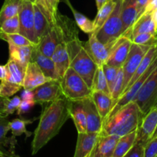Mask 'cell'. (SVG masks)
Segmentation results:
<instances>
[{
    "mask_svg": "<svg viewBox=\"0 0 157 157\" xmlns=\"http://www.w3.org/2000/svg\"><path fill=\"white\" fill-rule=\"evenodd\" d=\"M69 118V100L61 97L49 103L41 113L38 125L34 132L32 154H36L51 140L58 135Z\"/></svg>",
    "mask_w": 157,
    "mask_h": 157,
    "instance_id": "1",
    "label": "cell"
},
{
    "mask_svg": "<svg viewBox=\"0 0 157 157\" xmlns=\"http://www.w3.org/2000/svg\"><path fill=\"white\" fill-rule=\"evenodd\" d=\"M143 115L134 101L126 104L103 121L102 136L117 135L120 137L137 130Z\"/></svg>",
    "mask_w": 157,
    "mask_h": 157,
    "instance_id": "2",
    "label": "cell"
},
{
    "mask_svg": "<svg viewBox=\"0 0 157 157\" xmlns=\"http://www.w3.org/2000/svg\"><path fill=\"white\" fill-rule=\"evenodd\" d=\"M66 48L70 58V67L90 87L98 65L84 49V44L80 39L68 43L66 44Z\"/></svg>",
    "mask_w": 157,
    "mask_h": 157,
    "instance_id": "3",
    "label": "cell"
},
{
    "mask_svg": "<svg viewBox=\"0 0 157 157\" xmlns=\"http://www.w3.org/2000/svg\"><path fill=\"white\" fill-rule=\"evenodd\" d=\"M63 96L69 101H78L91 95V89L82 78L69 67L60 79Z\"/></svg>",
    "mask_w": 157,
    "mask_h": 157,
    "instance_id": "4",
    "label": "cell"
},
{
    "mask_svg": "<svg viewBox=\"0 0 157 157\" xmlns=\"http://www.w3.org/2000/svg\"><path fill=\"white\" fill-rule=\"evenodd\" d=\"M121 1L122 0H117L114 9L107 21L96 32H94L96 38L103 44L116 41L124 35L121 18Z\"/></svg>",
    "mask_w": 157,
    "mask_h": 157,
    "instance_id": "5",
    "label": "cell"
},
{
    "mask_svg": "<svg viewBox=\"0 0 157 157\" xmlns=\"http://www.w3.org/2000/svg\"><path fill=\"white\" fill-rule=\"evenodd\" d=\"M133 101L137 104L143 117L157 106V67L147 78Z\"/></svg>",
    "mask_w": 157,
    "mask_h": 157,
    "instance_id": "6",
    "label": "cell"
},
{
    "mask_svg": "<svg viewBox=\"0 0 157 157\" xmlns=\"http://www.w3.org/2000/svg\"><path fill=\"white\" fill-rule=\"evenodd\" d=\"M150 47L152 46L140 45V44H136L132 42L127 59L125 60L122 66L123 72H124V91L123 93L126 90L129 82L133 78L136 71L137 70L144 55L150 48Z\"/></svg>",
    "mask_w": 157,
    "mask_h": 157,
    "instance_id": "7",
    "label": "cell"
},
{
    "mask_svg": "<svg viewBox=\"0 0 157 157\" xmlns=\"http://www.w3.org/2000/svg\"><path fill=\"white\" fill-rule=\"evenodd\" d=\"M117 40L107 44L101 43L95 36L94 32L89 34V38L84 45V49L98 66L106 64L114 48Z\"/></svg>",
    "mask_w": 157,
    "mask_h": 157,
    "instance_id": "8",
    "label": "cell"
},
{
    "mask_svg": "<svg viewBox=\"0 0 157 157\" xmlns=\"http://www.w3.org/2000/svg\"><path fill=\"white\" fill-rule=\"evenodd\" d=\"M28 0H21L18 16L19 19V34L27 38L32 44H37L34 29V7Z\"/></svg>",
    "mask_w": 157,
    "mask_h": 157,
    "instance_id": "9",
    "label": "cell"
},
{
    "mask_svg": "<svg viewBox=\"0 0 157 157\" xmlns=\"http://www.w3.org/2000/svg\"><path fill=\"white\" fill-rule=\"evenodd\" d=\"M157 128V106L152 108L142 118L136 130L135 144H140L145 147L153 138Z\"/></svg>",
    "mask_w": 157,
    "mask_h": 157,
    "instance_id": "10",
    "label": "cell"
},
{
    "mask_svg": "<svg viewBox=\"0 0 157 157\" xmlns=\"http://www.w3.org/2000/svg\"><path fill=\"white\" fill-rule=\"evenodd\" d=\"M35 104H47L59 99L63 96L60 80H51L38 86L33 90Z\"/></svg>",
    "mask_w": 157,
    "mask_h": 157,
    "instance_id": "11",
    "label": "cell"
},
{
    "mask_svg": "<svg viewBox=\"0 0 157 157\" xmlns=\"http://www.w3.org/2000/svg\"><path fill=\"white\" fill-rule=\"evenodd\" d=\"M84 107L87 120V132L101 133L102 130L103 119L101 118L91 96L81 100Z\"/></svg>",
    "mask_w": 157,
    "mask_h": 157,
    "instance_id": "12",
    "label": "cell"
},
{
    "mask_svg": "<svg viewBox=\"0 0 157 157\" xmlns=\"http://www.w3.org/2000/svg\"><path fill=\"white\" fill-rule=\"evenodd\" d=\"M131 44V40L127 37L121 36L118 38L106 64L117 67H122L127 59Z\"/></svg>",
    "mask_w": 157,
    "mask_h": 157,
    "instance_id": "13",
    "label": "cell"
},
{
    "mask_svg": "<svg viewBox=\"0 0 157 157\" xmlns=\"http://www.w3.org/2000/svg\"><path fill=\"white\" fill-rule=\"evenodd\" d=\"M142 33H151L157 35V29L152 19L151 13L144 12L135 21L132 27L123 35L130 40L136 35Z\"/></svg>",
    "mask_w": 157,
    "mask_h": 157,
    "instance_id": "14",
    "label": "cell"
},
{
    "mask_svg": "<svg viewBox=\"0 0 157 157\" xmlns=\"http://www.w3.org/2000/svg\"><path fill=\"white\" fill-rule=\"evenodd\" d=\"M48 81L51 80L44 76L38 64L33 61H30L26 67L22 87L24 90H33L37 87Z\"/></svg>",
    "mask_w": 157,
    "mask_h": 157,
    "instance_id": "15",
    "label": "cell"
},
{
    "mask_svg": "<svg viewBox=\"0 0 157 157\" xmlns=\"http://www.w3.org/2000/svg\"><path fill=\"white\" fill-rule=\"evenodd\" d=\"M120 136L117 135L102 136L99 138L88 157H113Z\"/></svg>",
    "mask_w": 157,
    "mask_h": 157,
    "instance_id": "16",
    "label": "cell"
},
{
    "mask_svg": "<svg viewBox=\"0 0 157 157\" xmlns=\"http://www.w3.org/2000/svg\"><path fill=\"white\" fill-rule=\"evenodd\" d=\"M31 61H33L38 64L47 78L50 80H60L52 58H49L41 53L37 45L33 46Z\"/></svg>",
    "mask_w": 157,
    "mask_h": 157,
    "instance_id": "17",
    "label": "cell"
},
{
    "mask_svg": "<svg viewBox=\"0 0 157 157\" xmlns=\"http://www.w3.org/2000/svg\"><path fill=\"white\" fill-rule=\"evenodd\" d=\"M100 136V133H78L74 157H88Z\"/></svg>",
    "mask_w": 157,
    "mask_h": 157,
    "instance_id": "18",
    "label": "cell"
},
{
    "mask_svg": "<svg viewBox=\"0 0 157 157\" xmlns=\"http://www.w3.org/2000/svg\"><path fill=\"white\" fill-rule=\"evenodd\" d=\"M9 130V121L0 111V151L5 154H15L17 140L12 136L7 137Z\"/></svg>",
    "mask_w": 157,
    "mask_h": 157,
    "instance_id": "19",
    "label": "cell"
},
{
    "mask_svg": "<svg viewBox=\"0 0 157 157\" xmlns=\"http://www.w3.org/2000/svg\"><path fill=\"white\" fill-rule=\"evenodd\" d=\"M69 113L70 118L73 120L78 133L87 132L86 114L81 100L69 101Z\"/></svg>",
    "mask_w": 157,
    "mask_h": 157,
    "instance_id": "20",
    "label": "cell"
},
{
    "mask_svg": "<svg viewBox=\"0 0 157 157\" xmlns=\"http://www.w3.org/2000/svg\"><path fill=\"white\" fill-rule=\"evenodd\" d=\"M51 58L54 61L56 71L61 79L70 67V58L65 43L61 42L58 44Z\"/></svg>",
    "mask_w": 157,
    "mask_h": 157,
    "instance_id": "21",
    "label": "cell"
},
{
    "mask_svg": "<svg viewBox=\"0 0 157 157\" xmlns=\"http://www.w3.org/2000/svg\"><path fill=\"white\" fill-rule=\"evenodd\" d=\"M137 16L136 0H122L121 1V18L123 21L124 33L132 27L133 23L137 18Z\"/></svg>",
    "mask_w": 157,
    "mask_h": 157,
    "instance_id": "22",
    "label": "cell"
},
{
    "mask_svg": "<svg viewBox=\"0 0 157 157\" xmlns=\"http://www.w3.org/2000/svg\"><path fill=\"white\" fill-rule=\"evenodd\" d=\"M60 43H61V41H60L59 36L57 33L55 26L53 25L48 31V32L41 38L38 44L36 45L38 46V49L41 53L51 58L56 47Z\"/></svg>",
    "mask_w": 157,
    "mask_h": 157,
    "instance_id": "23",
    "label": "cell"
},
{
    "mask_svg": "<svg viewBox=\"0 0 157 157\" xmlns=\"http://www.w3.org/2000/svg\"><path fill=\"white\" fill-rule=\"evenodd\" d=\"M90 96L104 121L113 107V101L111 96L102 91H92Z\"/></svg>",
    "mask_w": 157,
    "mask_h": 157,
    "instance_id": "24",
    "label": "cell"
},
{
    "mask_svg": "<svg viewBox=\"0 0 157 157\" xmlns=\"http://www.w3.org/2000/svg\"><path fill=\"white\" fill-rule=\"evenodd\" d=\"M6 67L7 69V77L5 80L11 84H16L22 87L25 74V66L13 60L9 59Z\"/></svg>",
    "mask_w": 157,
    "mask_h": 157,
    "instance_id": "25",
    "label": "cell"
},
{
    "mask_svg": "<svg viewBox=\"0 0 157 157\" xmlns=\"http://www.w3.org/2000/svg\"><path fill=\"white\" fill-rule=\"evenodd\" d=\"M8 44H9V59L17 61L27 67L28 64L31 61L34 45L16 46L12 43H8Z\"/></svg>",
    "mask_w": 157,
    "mask_h": 157,
    "instance_id": "26",
    "label": "cell"
},
{
    "mask_svg": "<svg viewBox=\"0 0 157 157\" xmlns=\"http://www.w3.org/2000/svg\"><path fill=\"white\" fill-rule=\"evenodd\" d=\"M34 7V29H35V38L37 41V44H38L40 40L43 36L46 35L50 30L52 25L47 20L44 15L41 13L38 7L33 5Z\"/></svg>",
    "mask_w": 157,
    "mask_h": 157,
    "instance_id": "27",
    "label": "cell"
},
{
    "mask_svg": "<svg viewBox=\"0 0 157 157\" xmlns=\"http://www.w3.org/2000/svg\"><path fill=\"white\" fill-rule=\"evenodd\" d=\"M58 3L59 2L57 0H36L35 3L52 26L55 24L58 14Z\"/></svg>",
    "mask_w": 157,
    "mask_h": 157,
    "instance_id": "28",
    "label": "cell"
},
{
    "mask_svg": "<svg viewBox=\"0 0 157 157\" xmlns=\"http://www.w3.org/2000/svg\"><path fill=\"white\" fill-rule=\"evenodd\" d=\"M136 137V130L121 136L119 138L113 152V157H123L135 144Z\"/></svg>",
    "mask_w": 157,
    "mask_h": 157,
    "instance_id": "29",
    "label": "cell"
},
{
    "mask_svg": "<svg viewBox=\"0 0 157 157\" xmlns=\"http://www.w3.org/2000/svg\"><path fill=\"white\" fill-rule=\"evenodd\" d=\"M117 0H108L106 3H104L101 8L98 10V14L95 17L94 22V32H96L104 24L110 14L113 12L114 6L116 5Z\"/></svg>",
    "mask_w": 157,
    "mask_h": 157,
    "instance_id": "30",
    "label": "cell"
},
{
    "mask_svg": "<svg viewBox=\"0 0 157 157\" xmlns=\"http://www.w3.org/2000/svg\"><path fill=\"white\" fill-rule=\"evenodd\" d=\"M21 4V0H5L0 10V26L6 19L18 15Z\"/></svg>",
    "mask_w": 157,
    "mask_h": 157,
    "instance_id": "31",
    "label": "cell"
},
{
    "mask_svg": "<svg viewBox=\"0 0 157 157\" xmlns=\"http://www.w3.org/2000/svg\"><path fill=\"white\" fill-rule=\"evenodd\" d=\"M67 4L68 5V6L70 7L71 10L73 12L74 17H75V23H76L77 25L78 26L80 29H81L82 32H85L87 34L92 33L94 32V22L93 21H91L90 19H89L87 16H85L84 15H83L82 13L79 12L78 11H77L73 6H71V4L70 3V2L68 0H65Z\"/></svg>",
    "mask_w": 157,
    "mask_h": 157,
    "instance_id": "32",
    "label": "cell"
},
{
    "mask_svg": "<svg viewBox=\"0 0 157 157\" xmlns=\"http://www.w3.org/2000/svg\"><path fill=\"white\" fill-rule=\"evenodd\" d=\"M90 89L92 91H102L110 95L102 66H98L97 67Z\"/></svg>",
    "mask_w": 157,
    "mask_h": 157,
    "instance_id": "33",
    "label": "cell"
},
{
    "mask_svg": "<svg viewBox=\"0 0 157 157\" xmlns=\"http://www.w3.org/2000/svg\"><path fill=\"white\" fill-rule=\"evenodd\" d=\"M35 120H36V118L32 120H22L18 118L9 121V128L12 131V137L16 138V136H19L22 134H25L26 138L31 136L32 133L26 130V126L33 123Z\"/></svg>",
    "mask_w": 157,
    "mask_h": 157,
    "instance_id": "34",
    "label": "cell"
},
{
    "mask_svg": "<svg viewBox=\"0 0 157 157\" xmlns=\"http://www.w3.org/2000/svg\"><path fill=\"white\" fill-rule=\"evenodd\" d=\"M0 39L6 41L7 43H12L16 46L35 45V44H32L27 38L19 33L6 34L0 32Z\"/></svg>",
    "mask_w": 157,
    "mask_h": 157,
    "instance_id": "35",
    "label": "cell"
},
{
    "mask_svg": "<svg viewBox=\"0 0 157 157\" xmlns=\"http://www.w3.org/2000/svg\"><path fill=\"white\" fill-rule=\"evenodd\" d=\"M123 91H124V72H123V68L121 67L119 69L117 76L113 83V88H112L111 93H110V96L113 101V106L115 105L117 100L121 96Z\"/></svg>",
    "mask_w": 157,
    "mask_h": 157,
    "instance_id": "36",
    "label": "cell"
},
{
    "mask_svg": "<svg viewBox=\"0 0 157 157\" xmlns=\"http://www.w3.org/2000/svg\"><path fill=\"white\" fill-rule=\"evenodd\" d=\"M0 32L6 34L19 33V19L18 15L3 21L0 26Z\"/></svg>",
    "mask_w": 157,
    "mask_h": 157,
    "instance_id": "37",
    "label": "cell"
},
{
    "mask_svg": "<svg viewBox=\"0 0 157 157\" xmlns=\"http://www.w3.org/2000/svg\"><path fill=\"white\" fill-rule=\"evenodd\" d=\"M131 41L134 44L140 45L153 46L157 44V35H153L151 33L139 34L133 37Z\"/></svg>",
    "mask_w": 157,
    "mask_h": 157,
    "instance_id": "38",
    "label": "cell"
},
{
    "mask_svg": "<svg viewBox=\"0 0 157 157\" xmlns=\"http://www.w3.org/2000/svg\"><path fill=\"white\" fill-rule=\"evenodd\" d=\"M102 67L104 72V75H105L106 80H107L109 90H110V93H111L113 83H114L115 80H116L118 71H119V69L121 67H114V66L109 65L107 64H104V65H102Z\"/></svg>",
    "mask_w": 157,
    "mask_h": 157,
    "instance_id": "39",
    "label": "cell"
},
{
    "mask_svg": "<svg viewBox=\"0 0 157 157\" xmlns=\"http://www.w3.org/2000/svg\"><path fill=\"white\" fill-rule=\"evenodd\" d=\"M21 101V98H20V97L18 96L14 97L12 99L9 98L7 101H6V104H5L4 109L2 111V114L5 115L6 117H8L9 115L15 113V111L18 110Z\"/></svg>",
    "mask_w": 157,
    "mask_h": 157,
    "instance_id": "40",
    "label": "cell"
},
{
    "mask_svg": "<svg viewBox=\"0 0 157 157\" xmlns=\"http://www.w3.org/2000/svg\"><path fill=\"white\" fill-rule=\"evenodd\" d=\"M1 85L2 90L0 96L3 97V98H9V97H12V95L16 94L21 88V87H20V86L11 84L6 80L1 81Z\"/></svg>",
    "mask_w": 157,
    "mask_h": 157,
    "instance_id": "41",
    "label": "cell"
},
{
    "mask_svg": "<svg viewBox=\"0 0 157 157\" xmlns=\"http://www.w3.org/2000/svg\"><path fill=\"white\" fill-rule=\"evenodd\" d=\"M157 156V136L149 141L144 147V157H156Z\"/></svg>",
    "mask_w": 157,
    "mask_h": 157,
    "instance_id": "42",
    "label": "cell"
},
{
    "mask_svg": "<svg viewBox=\"0 0 157 157\" xmlns=\"http://www.w3.org/2000/svg\"><path fill=\"white\" fill-rule=\"evenodd\" d=\"M123 157H144V146L134 144L132 148Z\"/></svg>",
    "mask_w": 157,
    "mask_h": 157,
    "instance_id": "43",
    "label": "cell"
},
{
    "mask_svg": "<svg viewBox=\"0 0 157 157\" xmlns=\"http://www.w3.org/2000/svg\"><path fill=\"white\" fill-rule=\"evenodd\" d=\"M35 104V102L34 100L33 101H24V100H21L19 107H18V110H17V113H18V115L21 116L23 113H27L34 107Z\"/></svg>",
    "mask_w": 157,
    "mask_h": 157,
    "instance_id": "44",
    "label": "cell"
},
{
    "mask_svg": "<svg viewBox=\"0 0 157 157\" xmlns=\"http://www.w3.org/2000/svg\"><path fill=\"white\" fill-rule=\"evenodd\" d=\"M149 0H136V7H137V18L142 15L147 8ZM136 18V19H137Z\"/></svg>",
    "mask_w": 157,
    "mask_h": 157,
    "instance_id": "45",
    "label": "cell"
},
{
    "mask_svg": "<svg viewBox=\"0 0 157 157\" xmlns=\"http://www.w3.org/2000/svg\"><path fill=\"white\" fill-rule=\"evenodd\" d=\"M20 98H21V100H24V101H33V91H32V90H24L22 93H21Z\"/></svg>",
    "mask_w": 157,
    "mask_h": 157,
    "instance_id": "46",
    "label": "cell"
},
{
    "mask_svg": "<svg viewBox=\"0 0 157 157\" xmlns=\"http://www.w3.org/2000/svg\"><path fill=\"white\" fill-rule=\"evenodd\" d=\"M157 9V0H149V2L147 4V8H146L144 12H149L151 13L153 11Z\"/></svg>",
    "mask_w": 157,
    "mask_h": 157,
    "instance_id": "47",
    "label": "cell"
},
{
    "mask_svg": "<svg viewBox=\"0 0 157 157\" xmlns=\"http://www.w3.org/2000/svg\"><path fill=\"white\" fill-rule=\"evenodd\" d=\"M7 77V69L6 65H0V81H3Z\"/></svg>",
    "mask_w": 157,
    "mask_h": 157,
    "instance_id": "48",
    "label": "cell"
},
{
    "mask_svg": "<svg viewBox=\"0 0 157 157\" xmlns=\"http://www.w3.org/2000/svg\"><path fill=\"white\" fill-rule=\"evenodd\" d=\"M9 99L8 98H3V97L0 96V111H2V110L4 109L5 104H6V101Z\"/></svg>",
    "mask_w": 157,
    "mask_h": 157,
    "instance_id": "49",
    "label": "cell"
},
{
    "mask_svg": "<svg viewBox=\"0 0 157 157\" xmlns=\"http://www.w3.org/2000/svg\"><path fill=\"white\" fill-rule=\"evenodd\" d=\"M151 16H152V19H153V22H154L155 25H156V28L157 29V9H155L154 11L151 12Z\"/></svg>",
    "mask_w": 157,
    "mask_h": 157,
    "instance_id": "50",
    "label": "cell"
},
{
    "mask_svg": "<svg viewBox=\"0 0 157 157\" xmlns=\"http://www.w3.org/2000/svg\"><path fill=\"white\" fill-rule=\"evenodd\" d=\"M96 1V5H97V8H98V10L100 9L101 8V6L104 4V3L107 2L108 0H95Z\"/></svg>",
    "mask_w": 157,
    "mask_h": 157,
    "instance_id": "51",
    "label": "cell"
},
{
    "mask_svg": "<svg viewBox=\"0 0 157 157\" xmlns=\"http://www.w3.org/2000/svg\"><path fill=\"white\" fill-rule=\"evenodd\" d=\"M0 157H19L17 156L16 154H8V155H3V156H0Z\"/></svg>",
    "mask_w": 157,
    "mask_h": 157,
    "instance_id": "52",
    "label": "cell"
},
{
    "mask_svg": "<svg viewBox=\"0 0 157 157\" xmlns=\"http://www.w3.org/2000/svg\"><path fill=\"white\" fill-rule=\"evenodd\" d=\"M156 136H157V128H156V131H155L154 134H153V138H155V137H156ZM153 138H152V139H153Z\"/></svg>",
    "mask_w": 157,
    "mask_h": 157,
    "instance_id": "53",
    "label": "cell"
},
{
    "mask_svg": "<svg viewBox=\"0 0 157 157\" xmlns=\"http://www.w3.org/2000/svg\"><path fill=\"white\" fill-rule=\"evenodd\" d=\"M28 1H29L31 3H32V4H35V1H36V0H28Z\"/></svg>",
    "mask_w": 157,
    "mask_h": 157,
    "instance_id": "54",
    "label": "cell"
},
{
    "mask_svg": "<svg viewBox=\"0 0 157 157\" xmlns=\"http://www.w3.org/2000/svg\"><path fill=\"white\" fill-rule=\"evenodd\" d=\"M3 155H8V154H5V153H3L2 152L0 151V156H3Z\"/></svg>",
    "mask_w": 157,
    "mask_h": 157,
    "instance_id": "55",
    "label": "cell"
},
{
    "mask_svg": "<svg viewBox=\"0 0 157 157\" xmlns=\"http://www.w3.org/2000/svg\"><path fill=\"white\" fill-rule=\"evenodd\" d=\"M1 90H2V85L1 84H0V94H1Z\"/></svg>",
    "mask_w": 157,
    "mask_h": 157,
    "instance_id": "56",
    "label": "cell"
},
{
    "mask_svg": "<svg viewBox=\"0 0 157 157\" xmlns=\"http://www.w3.org/2000/svg\"><path fill=\"white\" fill-rule=\"evenodd\" d=\"M57 1H58V2H61V0H57Z\"/></svg>",
    "mask_w": 157,
    "mask_h": 157,
    "instance_id": "57",
    "label": "cell"
},
{
    "mask_svg": "<svg viewBox=\"0 0 157 157\" xmlns=\"http://www.w3.org/2000/svg\"><path fill=\"white\" fill-rule=\"evenodd\" d=\"M156 157H157V156H156Z\"/></svg>",
    "mask_w": 157,
    "mask_h": 157,
    "instance_id": "58",
    "label": "cell"
}]
</instances>
